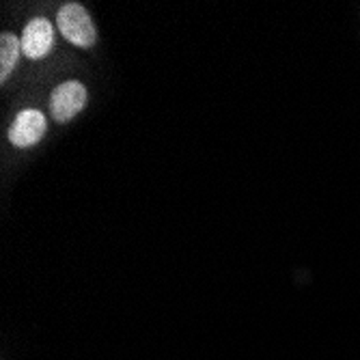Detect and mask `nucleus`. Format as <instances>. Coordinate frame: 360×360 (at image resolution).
Returning a JSON list of instances; mask_svg holds the SVG:
<instances>
[{"label":"nucleus","instance_id":"obj_1","mask_svg":"<svg viewBox=\"0 0 360 360\" xmlns=\"http://www.w3.org/2000/svg\"><path fill=\"white\" fill-rule=\"evenodd\" d=\"M56 24L63 37L78 48H91L97 39V30L89 11L78 3L63 5L56 15Z\"/></svg>","mask_w":360,"mask_h":360},{"label":"nucleus","instance_id":"obj_2","mask_svg":"<svg viewBox=\"0 0 360 360\" xmlns=\"http://www.w3.org/2000/svg\"><path fill=\"white\" fill-rule=\"evenodd\" d=\"M84 106H86V89L78 80H68L58 84L50 97V112L60 123L74 119Z\"/></svg>","mask_w":360,"mask_h":360},{"label":"nucleus","instance_id":"obj_3","mask_svg":"<svg viewBox=\"0 0 360 360\" xmlns=\"http://www.w3.org/2000/svg\"><path fill=\"white\" fill-rule=\"evenodd\" d=\"M46 129H48L46 115L35 108H26L13 119L11 127H9V143L13 147L28 149L44 139Z\"/></svg>","mask_w":360,"mask_h":360},{"label":"nucleus","instance_id":"obj_4","mask_svg":"<svg viewBox=\"0 0 360 360\" xmlns=\"http://www.w3.org/2000/svg\"><path fill=\"white\" fill-rule=\"evenodd\" d=\"M20 41L26 58H44L54 46V28L46 18H35L26 24Z\"/></svg>","mask_w":360,"mask_h":360},{"label":"nucleus","instance_id":"obj_5","mask_svg":"<svg viewBox=\"0 0 360 360\" xmlns=\"http://www.w3.org/2000/svg\"><path fill=\"white\" fill-rule=\"evenodd\" d=\"M20 54H22V41L15 35H11V32H5L0 37V82L3 84L13 74Z\"/></svg>","mask_w":360,"mask_h":360}]
</instances>
